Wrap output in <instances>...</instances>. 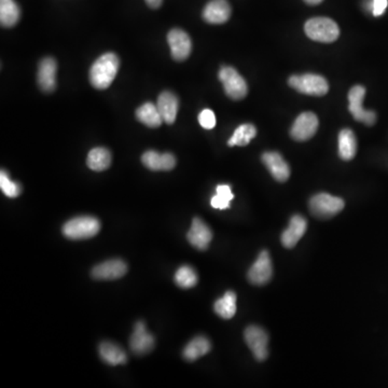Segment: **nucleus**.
Segmentation results:
<instances>
[{
  "label": "nucleus",
  "mask_w": 388,
  "mask_h": 388,
  "mask_svg": "<svg viewBox=\"0 0 388 388\" xmlns=\"http://www.w3.org/2000/svg\"><path fill=\"white\" fill-rule=\"evenodd\" d=\"M100 355L108 365L118 366L128 361V356L120 346L111 342H103L100 345Z\"/></svg>",
  "instance_id": "4be33fe9"
},
{
  "label": "nucleus",
  "mask_w": 388,
  "mask_h": 388,
  "mask_svg": "<svg viewBox=\"0 0 388 388\" xmlns=\"http://www.w3.org/2000/svg\"><path fill=\"white\" fill-rule=\"evenodd\" d=\"M21 18V9L14 0H0V23L3 27H13Z\"/></svg>",
  "instance_id": "393cba45"
},
{
  "label": "nucleus",
  "mask_w": 388,
  "mask_h": 388,
  "mask_svg": "<svg viewBox=\"0 0 388 388\" xmlns=\"http://www.w3.org/2000/svg\"><path fill=\"white\" fill-rule=\"evenodd\" d=\"M176 285L183 289H190L198 284V274L190 266H183L176 271L174 277Z\"/></svg>",
  "instance_id": "c85d7f7f"
},
{
  "label": "nucleus",
  "mask_w": 388,
  "mask_h": 388,
  "mask_svg": "<svg viewBox=\"0 0 388 388\" xmlns=\"http://www.w3.org/2000/svg\"><path fill=\"white\" fill-rule=\"evenodd\" d=\"M304 30L308 38L318 43H334L340 36L338 24L329 18L310 19L304 25Z\"/></svg>",
  "instance_id": "f03ea898"
},
{
  "label": "nucleus",
  "mask_w": 388,
  "mask_h": 388,
  "mask_svg": "<svg viewBox=\"0 0 388 388\" xmlns=\"http://www.w3.org/2000/svg\"><path fill=\"white\" fill-rule=\"evenodd\" d=\"M141 162L151 170H172L176 166V158L172 153H159L149 150L144 153Z\"/></svg>",
  "instance_id": "6ab92c4d"
},
{
  "label": "nucleus",
  "mask_w": 388,
  "mask_h": 388,
  "mask_svg": "<svg viewBox=\"0 0 388 388\" xmlns=\"http://www.w3.org/2000/svg\"><path fill=\"white\" fill-rule=\"evenodd\" d=\"M128 272V266L120 259L105 261L94 266L92 270V277L98 281H113L123 277Z\"/></svg>",
  "instance_id": "ddd939ff"
},
{
  "label": "nucleus",
  "mask_w": 388,
  "mask_h": 388,
  "mask_svg": "<svg viewBox=\"0 0 388 388\" xmlns=\"http://www.w3.org/2000/svg\"><path fill=\"white\" fill-rule=\"evenodd\" d=\"M214 310L219 317L231 319L236 313V295L233 291H227L222 298L214 304Z\"/></svg>",
  "instance_id": "bb28decb"
},
{
  "label": "nucleus",
  "mask_w": 388,
  "mask_h": 388,
  "mask_svg": "<svg viewBox=\"0 0 388 388\" xmlns=\"http://www.w3.org/2000/svg\"><path fill=\"white\" fill-rule=\"evenodd\" d=\"M304 1H306V3H308V5H319L323 0H304Z\"/></svg>",
  "instance_id": "f704fd0d"
},
{
  "label": "nucleus",
  "mask_w": 388,
  "mask_h": 388,
  "mask_svg": "<svg viewBox=\"0 0 388 388\" xmlns=\"http://www.w3.org/2000/svg\"><path fill=\"white\" fill-rule=\"evenodd\" d=\"M244 338L257 361H264L268 358L269 336L266 330H263L259 326H249L244 332Z\"/></svg>",
  "instance_id": "6e6552de"
},
{
  "label": "nucleus",
  "mask_w": 388,
  "mask_h": 388,
  "mask_svg": "<svg viewBox=\"0 0 388 388\" xmlns=\"http://www.w3.org/2000/svg\"><path fill=\"white\" fill-rule=\"evenodd\" d=\"M262 162L276 181L279 183H285L286 181H288L289 176H290V168L279 153H263Z\"/></svg>",
  "instance_id": "dca6fc26"
},
{
  "label": "nucleus",
  "mask_w": 388,
  "mask_h": 388,
  "mask_svg": "<svg viewBox=\"0 0 388 388\" xmlns=\"http://www.w3.org/2000/svg\"><path fill=\"white\" fill-rule=\"evenodd\" d=\"M145 1L147 3V5L152 8V9H158L163 3V0H145Z\"/></svg>",
  "instance_id": "72a5a7b5"
},
{
  "label": "nucleus",
  "mask_w": 388,
  "mask_h": 388,
  "mask_svg": "<svg viewBox=\"0 0 388 388\" xmlns=\"http://www.w3.org/2000/svg\"><path fill=\"white\" fill-rule=\"evenodd\" d=\"M388 0H372V13L374 16H381L387 8Z\"/></svg>",
  "instance_id": "473e14b6"
},
{
  "label": "nucleus",
  "mask_w": 388,
  "mask_h": 388,
  "mask_svg": "<svg viewBox=\"0 0 388 388\" xmlns=\"http://www.w3.org/2000/svg\"><path fill=\"white\" fill-rule=\"evenodd\" d=\"M212 350V344L205 336H196L189 342L183 350V358L188 361H194L208 353Z\"/></svg>",
  "instance_id": "b1692460"
},
{
  "label": "nucleus",
  "mask_w": 388,
  "mask_h": 388,
  "mask_svg": "<svg viewBox=\"0 0 388 388\" xmlns=\"http://www.w3.org/2000/svg\"><path fill=\"white\" fill-rule=\"evenodd\" d=\"M0 189L5 193L8 198H18L22 192V187L20 183L11 181L5 170H1L0 173Z\"/></svg>",
  "instance_id": "7c9ffc66"
},
{
  "label": "nucleus",
  "mask_w": 388,
  "mask_h": 388,
  "mask_svg": "<svg viewBox=\"0 0 388 388\" xmlns=\"http://www.w3.org/2000/svg\"><path fill=\"white\" fill-rule=\"evenodd\" d=\"M234 198L229 185H219L216 188V194L212 198L211 205L216 209L230 208V202Z\"/></svg>",
  "instance_id": "c756f323"
},
{
  "label": "nucleus",
  "mask_w": 388,
  "mask_h": 388,
  "mask_svg": "<svg viewBox=\"0 0 388 388\" xmlns=\"http://www.w3.org/2000/svg\"><path fill=\"white\" fill-rule=\"evenodd\" d=\"M273 275V266L268 251H261L258 259L248 271V279L253 285L262 286L268 284Z\"/></svg>",
  "instance_id": "9d476101"
},
{
  "label": "nucleus",
  "mask_w": 388,
  "mask_h": 388,
  "mask_svg": "<svg viewBox=\"0 0 388 388\" xmlns=\"http://www.w3.org/2000/svg\"><path fill=\"white\" fill-rule=\"evenodd\" d=\"M318 118L313 113H304L293 122L290 130L291 137L297 141H308L317 132Z\"/></svg>",
  "instance_id": "9b49d317"
},
{
  "label": "nucleus",
  "mask_w": 388,
  "mask_h": 388,
  "mask_svg": "<svg viewBox=\"0 0 388 388\" xmlns=\"http://www.w3.org/2000/svg\"><path fill=\"white\" fill-rule=\"evenodd\" d=\"M230 16L231 5L227 0H211L204 8L203 18L209 24H223Z\"/></svg>",
  "instance_id": "f3484780"
},
{
  "label": "nucleus",
  "mask_w": 388,
  "mask_h": 388,
  "mask_svg": "<svg viewBox=\"0 0 388 388\" xmlns=\"http://www.w3.org/2000/svg\"><path fill=\"white\" fill-rule=\"evenodd\" d=\"M187 238L193 247L198 251H206L213 240V232L202 219L194 218Z\"/></svg>",
  "instance_id": "2eb2a0df"
},
{
  "label": "nucleus",
  "mask_w": 388,
  "mask_h": 388,
  "mask_svg": "<svg viewBox=\"0 0 388 388\" xmlns=\"http://www.w3.org/2000/svg\"><path fill=\"white\" fill-rule=\"evenodd\" d=\"M291 88L310 96H323L328 93L329 84L325 78L314 73L293 76L289 78Z\"/></svg>",
  "instance_id": "20e7f679"
},
{
  "label": "nucleus",
  "mask_w": 388,
  "mask_h": 388,
  "mask_svg": "<svg viewBox=\"0 0 388 388\" xmlns=\"http://www.w3.org/2000/svg\"><path fill=\"white\" fill-rule=\"evenodd\" d=\"M100 222L95 217L80 216L68 220L64 225L63 234L69 240H88L100 232Z\"/></svg>",
  "instance_id": "7ed1b4c3"
},
{
  "label": "nucleus",
  "mask_w": 388,
  "mask_h": 388,
  "mask_svg": "<svg viewBox=\"0 0 388 388\" xmlns=\"http://www.w3.org/2000/svg\"><path fill=\"white\" fill-rule=\"evenodd\" d=\"M58 63L52 58H45L38 65V85L45 93H51L56 88Z\"/></svg>",
  "instance_id": "4468645a"
},
{
  "label": "nucleus",
  "mask_w": 388,
  "mask_h": 388,
  "mask_svg": "<svg viewBox=\"0 0 388 388\" xmlns=\"http://www.w3.org/2000/svg\"><path fill=\"white\" fill-rule=\"evenodd\" d=\"M308 222L302 216H293L289 222L288 228L284 231L282 234V243L286 248H293L298 244L299 240L304 236Z\"/></svg>",
  "instance_id": "a211bd4d"
},
{
  "label": "nucleus",
  "mask_w": 388,
  "mask_h": 388,
  "mask_svg": "<svg viewBox=\"0 0 388 388\" xmlns=\"http://www.w3.org/2000/svg\"><path fill=\"white\" fill-rule=\"evenodd\" d=\"M120 60L115 53L108 52L100 56L90 69V83L98 90L111 87L118 75Z\"/></svg>",
  "instance_id": "f257e3e1"
},
{
  "label": "nucleus",
  "mask_w": 388,
  "mask_h": 388,
  "mask_svg": "<svg viewBox=\"0 0 388 388\" xmlns=\"http://www.w3.org/2000/svg\"><path fill=\"white\" fill-rule=\"evenodd\" d=\"M255 135H257V128L251 123H245L234 130L232 137L229 139L228 145L230 147H234V146L244 147L251 143V139L255 138Z\"/></svg>",
  "instance_id": "cd10ccee"
},
{
  "label": "nucleus",
  "mask_w": 388,
  "mask_h": 388,
  "mask_svg": "<svg viewBox=\"0 0 388 388\" xmlns=\"http://www.w3.org/2000/svg\"><path fill=\"white\" fill-rule=\"evenodd\" d=\"M357 152V141L353 130H342L339 134V155L344 161L353 160Z\"/></svg>",
  "instance_id": "412c9836"
},
{
  "label": "nucleus",
  "mask_w": 388,
  "mask_h": 388,
  "mask_svg": "<svg viewBox=\"0 0 388 388\" xmlns=\"http://www.w3.org/2000/svg\"><path fill=\"white\" fill-rule=\"evenodd\" d=\"M344 201L328 193H318L310 201V213L321 219L332 218L343 211Z\"/></svg>",
  "instance_id": "39448f33"
},
{
  "label": "nucleus",
  "mask_w": 388,
  "mask_h": 388,
  "mask_svg": "<svg viewBox=\"0 0 388 388\" xmlns=\"http://www.w3.org/2000/svg\"><path fill=\"white\" fill-rule=\"evenodd\" d=\"M136 118L149 128H159L164 122L158 106L152 103H146L138 108L136 111Z\"/></svg>",
  "instance_id": "5701e85b"
},
{
  "label": "nucleus",
  "mask_w": 388,
  "mask_h": 388,
  "mask_svg": "<svg viewBox=\"0 0 388 388\" xmlns=\"http://www.w3.org/2000/svg\"><path fill=\"white\" fill-rule=\"evenodd\" d=\"M168 43L170 45V53L174 60L183 62L190 56L192 51V43L190 37L185 30L174 28L168 35Z\"/></svg>",
  "instance_id": "1a4fd4ad"
},
{
  "label": "nucleus",
  "mask_w": 388,
  "mask_h": 388,
  "mask_svg": "<svg viewBox=\"0 0 388 388\" xmlns=\"http://www.w3.org/2000/svg\"><path fill=\"white\" fill-rule=\"evenodd\" d=\"M366 95V89L361 85H355L348 93V109L353 115L354 119L363 122L366 126H374L376 122V113L372 111H365L363 107V98Z\"/></svg>",
  "instance_id": "0eeeda50"
},
{
  "label": "nucleus",
  "mask_w": 388,
  "mask_h": 388,
  "mask_svg": "<svg viewBox=\"0 0 388 388\" xmlns=\"http://www.w3.org/2000/svg\"><path fill=\"white\" fill-rule=\"evenodd\" d=\"M198 122H200L201 126L205 130H212L216 126L215 113L211 109H204L198 115Z\"/></svg>",
  "instance_id": "2f4dec72"
},
{
  "label": "nucleus",
  "mask_w": 388,
  "mask_h": 388,
  "mask_svg": "<svg viewBox=\"0 0 388 388\" xmlns=\"http://www.w3.org/2000/svg\"><path fill=\"white\" fill-rule=\"evenodd\" d=\"M218 77L229 98L234 100H240L247 95V83L234 68L223 66L219 71Z\"/></svg>",
  "instance_id": "423d86ee"
},
{
  "label": "nucleus",
  "mask_w": 388,
  "mask_h": 388,
  "mask_svg": "<svg viewBox=\"0 0 388 388\" xmlns=\"http://www.w3.org/2000/svg\"><path fill=\"white\" fill-rule=\"evenodd\" d=\"M130 347L138 356L150 353L155 347V338L148 332L144 321H137L130 339Z\"/></svg>",
  "instance_id": "f8f14e48"
},
{
  "label": "nucleus",
  "mask_w": 388,
  "mask_h": 388,
  "mask_svg": "<svg viewBox=\"0 0 388 388\" xmlns=\"http://www.w3.org/2000/svg\"><path fill=\"white\" fill-rule=\"evenodd\" d=\"M157 106H158L164 123L173 124L177 118L178 108H179V100L177 96L170 91H166L159 96Z\"/></svg>",
  "instance_id": "aec40b11"
},
{
  "label": "nucleus",
  "mask_w": 388,
  "mask_h": 388,
  "mask_svg": "<svg viewBox=\"0 0 388 388\" xmlns=\"http://www.w3.org/2000/svg\"><path fill=\"white\" fill-rule=\"evenodd\" d=\"M87 164L90 170L103 172L109 168L111 164V153L103 147L92 149L87 158Z\"/></svg>",
  "instance_id": "a878e982"
}]
</instances>
